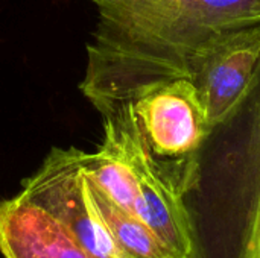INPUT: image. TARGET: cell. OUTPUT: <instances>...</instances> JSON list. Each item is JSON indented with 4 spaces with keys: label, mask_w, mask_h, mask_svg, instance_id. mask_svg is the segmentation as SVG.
<instances>
[{
    "label": "cell",
    "mask_w": 260,
    "mask_h": 258,
    "mask_svg": "<svg viewBox=\"0 0 260 258\" xmlns=\"http://www.w3.org/2000/svg\"><path fill=\"white\" fill-rule=\"evenodd\" d=\"M90 190L104 224L126 258H174L137 216L113 204L91 182Z\"/></svg>",
    "instance_id": "obj_9"
},
{
    "label": "cell",
    "mask_w": 260,
    "mask_h": 258,
    "mask_svg": "<svg viewBox=\"0 0 260 258\" xmlns=\"http://www.w3.org/2000/svg\"><path fill=\"white\" fill-rule=\"evenodd\" d=\"M98 23L79 85L102 117L148 90L189 79L213 36L260 24V0H90Z\"/></svg>",
    "instance_id": "obj_1"
},
{
    "label": "cell",
    "mask_w": 260,
    "mask_h": 258,
    "mask_svg": "<svg viewBox=\"0 0 260 258\" xmlns=\"http://www.w3.org/2000/svg\"><path fill=\"white\" fill-rule=\"evenodd\" d=\"M136 173L139 198L134 214L155 234L172 257L190 258L195 249V231L184 195L198 181L195 155L155 157L143 135Z\"/></svg>",
    "instance_id": "obj_3"
},
{
    "label": "cell",
    "mask_w": 260,
    "mask_h": 258,
    "mask_svg": "<svg viewBox=\"0 0 260 258\" xmlns=\"http://www.w3.org/2000/svg\"><path fill=\"white\" fill-rule=\"evenodd\" d=\"M76 148H53L41 167L23 182L20 195L47 211L94 258H126L111 237L93 199Z\"/></svg>",
    "instance_id": "obj_2"
},
{
    "label": "cell",
    "mask_w": 260,
    "mask_h": 258,
    "mask_svg": "<svg viewBox=\"0 0 260 258\" xmlns=\"http://www.w3.org/2000/svg\"><path fill=\"white\" fill-rule=\"evenodd\" d=\"M245 105L251 117L248 140V207L238 258H260V61Z\"/></svg>",
    "instance_id": "obj_8"
},
{
    "label": "cell",
    "mask_w": 260,
    "mask_h": 258,
    "mask_svg": "<svg viewBox=\"0 0 260 258\" xmlns=\"http://www.w3.org/2000/svg\"><path fill=\"white\" fill-rule=\"evenodd\" d=\"M260 61V24L222 32L198 52L190 81L197 85L213 128L245 106Z\"/></svg>",
    "instance_id": "obj_4"
},
{
    "label": "cell",
    "mask_w": 260,
    "mask_h": 258,
    "mask_svg": "<svg viewBox=\"0 0 260 258\" xmlns=\"http://www.w3.org/2000/svg\"><path fill=\"white\" fill-rule=\"evenodd\" d=\"M3 258H94L47 211L20 193L0 201Z\"/></svg>",
    "instance_id": "obj_7"
},
{
    "label": "cell",
    "mask_w": 260,
    "mask_h": 258,
    "mask_svg": "<svg viewBox=\"0 0 260 258\" xmlns=\"http://www.w3.org/2000/svg\"><path fill=\"white\" fill-rule=\"evenodd\" d=\"M139 126L155 157H192L212 134L206 105L189 79L157 85L131 103Z\"/></svg>",
    "instance_id": "obj_5"
},
{
    "label": "cell",
    "mask_w": 260,
    "mask_h": 258,
    "mask_svg": "<svg viewBox=\"0 0 260 258\" xmlns=\"http://www.w3.org/2000/svg\"><path fill=\"white\" fill-rule=\"evenodd\" d=\"M104 132L101 149L94 154H84L85 176L113 204L134 214L139 198L136 163L143 132L131 105L105 116Z\"/></svg>",
    "instance_id": "obj_6"
}]
</instances>
